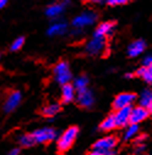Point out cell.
<instances>
[{"label":"cell","mask_w":152,"mask_h":155,"mask_svg":"<svg viewBox=\"0 0 152 155\" xmlns=\"http://www.w3.org/2000/svg\"><path fill=\"white\" fill-rule=\"evenodd\" d=\"M78 133H79L78 127H69L65 132H63L61 136H59L58 142H57L58 149L60 151H66L67 149H70L76 137H78Z\"/></svg>","instance_id":"cell-1"},{"label":"cell","mask_w":152,"mask_h":155,"mask_svg":"<svg viewBox=\"0 0 152 155\" xmlns=\"http://www.w3.org/2000/svg\"><path fill=\"white\" fill-rule=\"evenodd\" d=\"M53 73H54V78L55 81L64 86V84H67L70 81H71V71H70V66L67 62L65 61H60L58 62L55 66H54V70H53Z\"/></svg>","instance_id":"cell-2"},{"label":"cell","mask_w":152,"mask_h":155,"mask_svg":"<svg viewBox=\"0 0 152 155\" xmlns=\"http://www.w3.org/2000/svg\"><path fill=\"white\" fill-rule=\"evenodd\" d=\"M117 138L113 137V136H107V137H103L101 139H98L95 145H93V149L96 150H99L102 153H104L105 155H114V148L117 147Z\"/></svg>","instance_id":"cell-3"},{"label":"cell","mask_w":152,"mask_h":155,"mask_svg":"<svg viewBox=\"0 0 152 155\" xmlns=\"http://www.w3.org/2000/svg\"><path fill=\"white\" fill-rule=\"evenodd\" d=\"M105 49V39L104 37L93 35L92 39L86 44V53L90 55H101Z\"/></svg>","instance_id":"cell-4"},{"label":"cell","mask_w":152,"mask_h":155,"mask_svg":"<svg viewBox=\"0 0 152 155\" xmlns=\"http://www.w3.org/2000/svg\"><path fill=\"white\" fill-rule=\"evenodd\" d=\"M96 20H97V15L95 12L86 11V12H82V14L78 15L72 20V26L75 28H78V29H82L87 26L93 25Z\"/></svg>","instance_id":"cell-5"},{"label":"cell","mask_w":152,"mask_h":155,"mask_svg":"<svg viewBox=\"0 0 152 155\" xmlns=\"http://www.w3.org/2000/svg\"><path fill=\"white\" fill-rule=\"evenodd\" d=\"M32 134L34 137L36 143H42V144L53 142L57 138V131L52 127H44V128L36 130Z\"/></svg>","instance_id":"cell-6"},{"label":"cell","mask_w":152,"mask_h":155,"mask_svg":"<svg viewBox=\"0 0 152 155\" xmlns=\"http://www.w3.org/2000/svg\"><path fill=\"white\" fill-rule=\"evenodd\" d=\"M136 100V95L134 93H120L116 97L113 101V106L116 110H119V109H123V107H128V106H131L133 103Z\"/></svg>","instance_id":"cell-7"},{"label":"cell","mask_w":152,"mask_h":155,"mask_svg":"<svg viewBox=\"0 0 152 155\" xmlns=\"http://www.w3.org/2000/svg\"><path fill=\"white\" fill-rule=\"evenodd\" d=\"M131 106L128 107H123L117 110V112L114 114V117H116V122L118 127H126L130 125V116H131Z\"/></svg>","instance_id":"cell-8"},{"label":"cell","mask_w":152,"mask_h":155,"mask_svg":"<svg viewBox=\"0 0 152 155\" xmlns=\"http://www.w3.org/2000/svg\"><path fill=\"white\" fill-rule=\"evenodd\" d=\"M21 99H22V95L20 92L17 91H14L11 92L8 98L5 99V103H4V111L5 112H12L21 103Z\"/></svg>","instance_id":"cell-9"},{"label":"cell","mask_w":152,"mask_h":155,"mask_svg":"<svg viewBox=\"0 0 152 155\" xmlns=\"http://www.w3.org/2000/svg\"><path fill=\"white\" fill-rule=\"evenodd\" d=\"M150 115V110L147 107H143L141 105L133 107L131 110V116H130V124L139 125L140 122L145 121Z\"/></svg>","instance_id":"cell-10"},{"label":"cell","mask_w":152,"mask_h":155,"mask_svg":"<svg viewBox=\"0 0 152 155\" xmlns=\"http://www.w3.org/2000/svg\"><path fill=\"white\" fill-rule=\"evenodd\" d=\"M76 100H78L79 105H81L82 107H91L95 103V97L90 89H84V91L78 92Z\"/></svg>","instance_id":"cell-11"},{"label":"cell","mask_w":152,"mask_h":155,"mask_svg":"<svg viewBox=\"0 0 152 155\" xmlns=\"http://www.w3.org/2000/svg\"><path fill=\"white\" fill-rule=\"evenodd\" d=\"M145 49H146L145 42L141 41V39H139V41L133 42V43L128 47V54H129V56H131V58H136V56L141 55V54L145 51Z\"/></svg>","instance_id":"cell-12"},{"label":"cell","mask_w":152,"mask_h":155,"mask_svg":"<svg viewBox=\"0 0 152 155\" xmlns=\"http://www.w3.org/2000/svg\"><path fill=\"white\" fill-rule=\"evenodd\" d=\"M76 98V89L71 84H64L61 87V100L63 103H70Z\"/></svg>","instance_id":"cell-13"},{"label":"cell","mask_w":152,"mask_h":155,"mask_svg":"<svg viewBox=\"0 0 152 155\" xmlns=\"http://www.w3.org/2000/svg\"><path fill=\"white\" fill-rule=\"evenodd\" d=\"M66 29H67V25L64 21H57L49 26L47 33L49 35H61L66 32Z\"/></svg>","instance_id":"cell-14"},{"label":"cell","mask_w":152,"mask_h":155,"mask_svg":"<svg viewBox=\"0 0 152 155\" xmlns=\"http://www.w3.org/2000/svg\"><path fill=\"white\" fill-rule=\"evenodd\" d=\"M114 29V23L113 22H103L101 23L96 31H95V35H98V37H107L109 35Z\"/></svg>","instance_id":"cell-15"},{"label":"cell","mask_w":152,"mask_h":155,"mask_svg":"<svg viewBox=\"0 0 152 155\" xmlns=\"http://www.w3.org/2000/svg\"><path fill=\"white\" fill-rule=\"evenodd\" d=\"M64 10H65V5L64 4H53V5L47 8L46 15L49 18H57L64 12Z\"/></svg>","instance_id":"cell-16"},{"label":"cell","mask_w":152,"mask_h":155,"mask_svg":"<svg viewBox=\"0 0 152 155\" xmlns=\"http://www.w3.org/2000/svg\"><path fill=\"white\" fill-rule=\"evenodd\" d=\"M139 104L143 107L150 109L152 106V89H145L139 98Z\"/></svg>","instance_id":"cell-17"},{"label":"cell","mask_w":152,"mask_h":155,"mask_svg":"<svg viewBox=\"0 0 152 155\" xmlns=\"http://www.w3.org/2000/svg\"><path fill=\"white\" fill-rule=\"evenodd\" d=\"M136 74H137V76H141L145 82L152 84V65L143 66V67L139 68V70L136 71Z\"/></svg>","instance_id":"cell-18"},{"label":"cell","mask_w":152,"mask_h":155,"mask_svg":"<svg viewBox=\"0 0 152 155\" xmlns=\"http://www.w3.org/2000/svg\"><path fill=\"white\" fill-rule=\"evenodd\" d=\"M117 126V122H116V117H114V115H109L108 117H105L102 124H101V130L103 131H112L114 130Z\"/></svg>","instance_id":"cell-19"},{"label":"cell","mask_w":152,"mask_h":155,"mask_svg":"<svg viewBox=\"0 0 152 155\" xmlns=\"http://www.w3.org/2000/svg\"><path fill=\"white\" fill-rule=\"evenodd\" d=\"M59 111H60V105L53 103V104H49V105L44 106L43 110H42V114L44 116H47V117H53V116H55Z\"/></svg>","instance_id":"cell-20"},{"label":"cell","mask_w":152,"mask_h":155,"mask_svg":"<svg viewBox=\"0 0 152 155\" xmlns=\"http://www.w3.org/2000/svg\"><path fill=\"white\" fill-rule=\"evenodd\" d=\"M137 134H139V127H137V125L130 124V125L126 127L125 132H124V139H125V140L134 139V138L137 137Z\"/></svg>","instance_id":"cell-21"},{"label":"cell","mask_w":152,"mask_h":155,"mask_svg":"<svg viewBox=\"0 0 152 155\" xmlns=\"http://www.w3.org/2000/svg\"><path fill=\"white\" fill-rule=\"evenodd\" d=\"M75 89L80 92V91H84V89H87V86H88V78L86 76H79L78 78H75L74 81V84Z\"/></svg>","instance_id":"cell-22"},{"label":"cell","mask_w":152,"mask_h":155,"mask_svg":"<svg viewBox=\"0 0 152 155\" xmlns=\"http://www.w3.org/2000/svg\"><path fill=\"white\" fill-rule=\"evenodd\" d=\"M19 143L22 145V147H32L33 144H36V140H34V137L33 134H22L19 137Z\"/></svg>","instance_id":"cell-23"},{"label":"cell","mask_w":152,"mask_h":155,"mask_svg":"<svg viewBox=\"0 0 152 155\" xmlns=\"http://www.w3.org/2000/svg\"><path fill=\"white\" fill-rule=\"evenodd\" d=\"M25 44V38L23 37H19L16 39L12 42V44L10 45V50L11 51H17L22 48V45Z\"/></svg>","instance_id":"cell-24"},{"label":"cell","mask_w":152,"mask_h":155,"mask_svg":"<svg viewBox=\"0 0 152 155\" xmlns=\"http://www.w3.org/2000/svg\"><path fill=\"white\" fill-rule=\"evenodd\" d=\"M130 0H107V3L110 6H119V5H124L126 3H129Z\"/></svg>","instance_id":"cell-25"},{"label":"cell","mask_w":152,"mask_h":155,"mask_svg":"<svg viewBox=\"0 0 152 155\" xmlns=\"http://www.w3.org/2000/svg\"><path fill=\"white\" fill-rule=\"evenodd\" d=\"M148 65H152V55H147L143 59V66H148Z\"/></svg>","instance_id":"cell-26"},{"label":"cell","mask_w":152,"mask_h":155,"mask_svg":"<svg viewBox=\"0 0 152 155\" xmlns=\"http://www.w3.org/2000/svg\"><path fill=\"white\" fill-rule=\"evenodd\" d=\"M145 139H146V136H137L136 137V144H142Z\"/></svg>","instance_id":"cell-27"},{"label":"cell","mask_w":152,"mask_h":155,"mask_svg":"<svg viewBox=\"0 0 152 155\" xmlns=\"http://www.w3.org/2000/svg\"><path fill=\"white\" fill-rule=\"evenodd\" d=\"M8 155H20V149H19V148H14V149H11V150L9 151Z\"/></svg>","instance_id":"cell-28"},{"label":"cell","mask_w":152,"mask_h":155,"mask_svg":"<svg viewBox=\"0 0 152 155\" xmlns=\"http://www.w3.org/2000/svg\"><path fill=\"white\" fill-rule=\"evenodd\" d=\"M87 155H105L104 153H102V151H99V150H96V149H93L92 151H90Z\"/></svg>","instance_id":"cell-29"},{"label":"cell","mask_w":152,"mask_h":155,"mask_svg":"<svg viewBox=\"0 0 152 155\" xmlns=\"http://www.w3.org/2000/svg\"><path fill=\"white\" fill-rule=\"evenodd\" d=\"M6 4H8V0H0V8H2V9H3Z\"/></svg>","instance_id":"cell-30"},{"label":"cell","mask_w":152,"mask_h":155,"mask_svg":"<svg viewBox=\"0 0 152 155\" xmlns=\"http://www.w3.org/2000/svg\"><path fill=\"white\" fill-rule=\"evenodd\" d=\"M92 2H93V3H97V4H99V3H102V2H103V0H92Z\"/></svg>","instance_id":"cell-31"},{"label":"cell","mask_w":152,"mask_h":155,"mask_svg":"<svg viewBox=\"0 0 152 155\" xmlns=\"http://www.w3.org/2000/svg\"><path fill=\"white\" fill-rule=\"evenodd\" d=\"M125 76H126V78H131V77H133V74H131V73H126Z\"/></svg>","instance_id":"cell-32"},{"label":"cell","mask_w":152,"mask_h":155,"mask_svg":"<svg viewBox=\"0 0 152 155\" xmlns=\"http://www.w3.org/2000/svg\"><path fill=\"white\" fill-rule=\"evenodd\" d=\"M148 110H150V114H151V115H152V106H151V107H150V109H148Z\"/></svg>","instance_id":"cell-33"},{"label":"cell","mask_w":152,"mask_h":155,"mask_svg":"<svg viewBox=\"0 0 152 155\" xmlns=\"http://www.w3.org/2000/svg\"><path fill=\"white\" fill-rule=\"evenodd\" d=\"M61 2H64V3H66V2H69V0H61Z\"/></svg>","instance_id":"cell-34"},{"label":"cell","mask_w":152,"mask_h":155,"mask_svg":"<svg viewBox=\"0 0 152 155\" xmlns=\"http://www.w3.org/2000/svg\"><path fill=\"white\" fill-rule=\"evenodd\" d=\"M84 2H90V0H84ZM91 2H92V0H91Z\"/></svg>","instance_id":"cell-35"}]
</instances>
